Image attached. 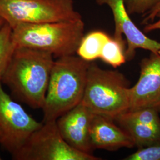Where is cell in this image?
I'll list each match as a JSON object with an SVG mask.
<instances>
[{"label":"cell","mask_w":160,"mask_h":160,"mask_svg":"<svg viewBox=\"0 0 160 160\" xmlns=\"http://www.w3.org/2000/svg\"><path fill=\"white\" fill-rule=\"evenodd\" d=\"M53 55L24 47H16L1 81L12 97L32 109H42L48 88Z\"/></svg>","instance_id":"obj_1"},{"label":"cell","mask_w":160,"mask_h":160,"mask_svg":"<svg viewBox=\"0 0 160 160\" xmlns=\"http://www.w3.org/2000/svg\"><path fill=\"white\" fill-rule=\"evenodd\" d=\"M90 62L75 55L55 60L42 108V122L56 121L81 102Z\"/></svg>","instance_id":"obj_2"},{"label":"cell","mask_w":160,"mask_h":160,"mask_svg":"<svg viewBox=\"0 0 160 160\" xmlns=\"http://www.w3.org/2000/svg\"><path fill=\"white\" fill-rule=\"evenodd\" d=\"M82 18L51 23H20L12 28L16 47L48 52L54 57L76 53L84 36Z\"/></svg>","instance_id":"obj_3"},{"label":"cell","mask_w":160,"mask_h":160,"mask_svg":"<svg viewBox=\"0 0 160 160\" xmlns=\"http://www.w3.org/2000/svg\"><path fill=\"white\" fill-rule=\"evenodd\" d=\"M129 87L128 80L119 71L103 69L92 61L81 102L93 113L114 120L129 110Z\"/></svg>","instance_id":"obj_4"},{"label":"cell","mask_w":160,"mask_h":160,"mask_svg":"<svg viewBox=\"0 0 160 160\" xmlns=\"http://www.w3.org/2000/svg\"><path fill=\"white\" fill-rule=\"evenodd\" d=\"M0 16L12 28L82 18L74 0H0Z\"/></svg>","instance_id":"obj_5"},{"label":"cell","mask_w":160,"mask_h":160,"mask_svg":"<svg viewBox=\"0 0 160 160\" xmlns=\"http://www.w3.org/2000/svg\"><path fill=\"white\" fill-rule=\"evenodd\" d=\"M23 146L12 155L14 160H100L93 154L76 150L64 140L56 121L42 122Z\"/></svg>","instance_id":"obj_6"},{"label":"cell","mask_w":160,"mask_h":160,"mask_svg":"<svg viewBox=\"0 0 160 160\" xmlns=\"http://www.w3.org/2000/svg\"><path fill=\"white\" fill-rule=\"evenodd\" d=\"M6 92L0 82V145L11 155L42 125Z\"/></svg>","instance_id":"obj_7"},{"label":"cell","mask_w":160,"mask_h":160,"mask_svg":"<svg viewBox=\"0 0 160 160\" xmlns=\"http://www.w3.org/2000/svg\"><path fill=\"white\" fill-rule=\"evenodd\" d=\"M96 2L98 6L106 5L111 9L114 22L113 38L125 45L123 39V34L125 35L127 42V61L133 59L138 49L152 53L160 51V42L149 38L138 28L132 20L123 0H96Z\"/></svg>","instance_id":"obj_8"},{"label":"cell","mask_w":160,"mask_h":160,"mask_svg":"<svg viewBox=\"0 0 160 160\" xmlns=\"http://www.w3.org/2000/svg\"><path fill=\"white\" fill-rule=\"evenodd\" d=\"M140 68L139 80L129 89V110L153 109L160 112V51L142 59Z\"/></svg>","instance_id":"obj_9"},{"label":"cell","mask_w":160,"mask_h":160,"mask_svg":"<svg viewBox=\"0 0 160 160\" xmlns=\"http://www.w3.org/2000/svg\"><path fill=\"white\" fill-rule=\"evenodd\" d=\"M94 113L82 103L56 120L64 140L76 150L92 154L90 142V128Z\"/></svg>","instance_id":"obj_10"},{"label":"cell","mask_w":160,"mask_h":160,"mask_svg":"<svg viewBox=\"0 0 160 160\" xmlns=\"http://www.w3.org/2000/svg\"><path fill=\"white\" fill-rule=\"evenodd\" d=\"M113 122V119L106 116L94 114L90 128V142L93 150L116 151L135 147L129 135Z\"/></svg>","instance_id":"obj_11"},{"label":"cell","mask_w":160,"mask_h":160,"mask_svg":"<svg viewBox=\"0 0 160 160\" xmlns=\"http://www.w3.org/2000/svg\"><path fill=\"white\" fill-rule=\"evenodd\" d=\"M114 121L129 135L138 149L160 145V125L130 120L122 114Z\"/></svg>","instance_id":"obj_12"},{"label":"cell","mask_w":160,"mask_h":160,"mask_svg":"<svg viewBox=\"0 0 160 160\" xmlns=\"http://www.w3.org/2000/svg\"><path fill=\"white\" fill-rule=\"evenodd\" d=\"M110 38L102 30L90 32L82 37L76 54L88 62L100 59L103 47Z\"/></svg>","instance_id":"obj_13"},{"label":"cell","mask_w":160,"mask_h":160,"mask_svg":"<svg viewBox=\"0 0 160 160\" xmlns=\"http://www.w3.org/2000/svg\"><path fill=\"white\" fill-rule=\"evenodd\" d=\"M12 27L7 23L0 28V82L16 48L12 40Z\"/></svg>","instance_id":"obj_14"},{"label":"cell","mask_w":160,"mask_h":160,"mask_svg":"<svg viewBox=\"0 0 160 160\" xmlns=\"http://www.w3.org/2000/svg\"><path fill=\"white\" fill-rule=\"evenodd\" d=\"M126 46L110 38L103 47L100 59L113 68L120 67L126 62Z\"/></svg>","instance_id":"obj_15"},{"label":"cell","mask_w":160,"mask_h":160,"mask_svg":"<svg viewBox=\"0 0 160 160\" xmlns=\"http://www.w3.org/2000/svg\"><path fill=\"white\" fill-rule=\"evenodd\" d=\"M130 16L145 15L160 2V0H123Z\"/></svg>","instance_id":"obj_16"},{"label":"cell","mask_w":160,"mask_h":160,"mask_svg":"<svg viewBox=\"0 0 160 160\" xmlns=\"http://www.w3.org/2000/svg\"><path fill=\"white\" fill-rule=\"evenodd\" d=\"M125 160H160V145L138 149Z\"/></svg>","instance_id":"obj_17"},{"label":"cell","mask_w":160,"mask_h":160,"mask_svg":"<svg viewBox=\"0 0 160 160\" xmlns=\"http://www.w3.org/2000/svg\"><path fill=\"white\" fill-rule=\"evenodd\" d=\"M160 10V2L154 8H152L150 12H148L147 14L145 15V18H143L142 24H147L151 22L154 21L156 18V16L158 12Z\"/></svg>","instance_id":"obj_18"},{"label":"cell","mask_w":160,"mask_h":160,"mask_svg":"<svg viewBox=\"0 0 160 160\" xmlns=\"http://www.w3.org/2000/svg\"><path fill=\"white\" fill-rule=\"evenodd\" d=\"M156 18H158V20L154 22V23H149L145 24L143 28V32L145 33H148L149 32H153L155 30H160V10L157 14Z\"/></svg>","instance_id":"obj_19"},{"label":"cell","mask_w":160,"mask_h":160,"mask_svg":"<svg viewBox=\"0 0 160 160\" xmlns=\"http://www.w3.org/2000/svg\"><path fill=\"white\" fill-rule=\"evenodd\" d=\"M5 23H6L5 21L4 20V19L0 16V28H2L4 25Z\"/></svg>","instance_id":"obj_20"},{"label":"cell","mask_w":160,"mask_h":160,"mask_svg":"<svg viewBox=\"0 0 160 160\" xmlns=\"http://www.w3.org/2000/svg\"><path fill=\"white\" fill-rule=\"evenodd\" d=\"M1 160V155H0V160Z\"/></svg>","instance_id":"obj_21"}]
</instances>
